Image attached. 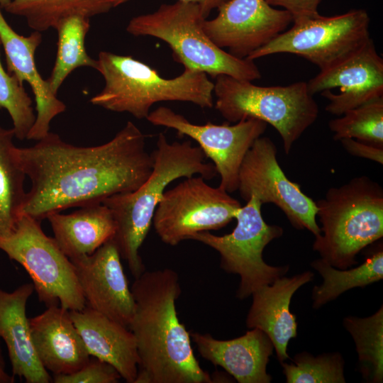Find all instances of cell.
I'll use <instances>...</instances> for the list:
<instances>
[{"mask_svg":"<svg viewBox=\"0 0 383 383\" xmlns=\"http://www.w3.org/2000/svg\"><path fill=\"white\" fill-rule=\"evenodd\" d=\"M46 218L56 243L70 259L92 254L116 232L112 213L102 203L81 206L69 214L52 213Z\"/></svg>","mask_w":383,"mask_h":383,"instance_id":"23","label":"cell"},{"mask_svg":"<svg viewBox=\"0 0 383 383\" xmlns=\"http://www.w3.org/2000/svg\"><path fill=\"white\" fill-rule=\"evenodd\" d=\"M200 355L220 366L239 383H270L267 372L274 345L270 337L258 328H251L242 336L218 340L209 333H190Z\"/></svg>","mask_w":383,"mask_h":383,"instance_id":"19","label":"cell"},{"mask_svg":"<svg viewBox=\"0 0 383 383\" xmlns=\"http://www.w3.org/2000/svg\"><path fill=\"white\" fill-rule=\"evenodd\" d=\"M213 94L215 109L228 123L252 118L273 126L282 138L286 154L319 113L306 82L262 87L219 75L213 82Z\"/></svg>","mask_w":383,"mask_h":383,"instance_id":"7","label":"cell"},{"mask_svg":"<svg viewBox=\"0 0 383 383\" xmlns=\"http://www.w3.org/2000/svg\"><path fill=\"white\" fill-rule=\"evenodd\" d=\"M146 119L152 125L175 130L179 136L186 135L194 140L216 167L221 179L219 186L229 194L238 190L242 161L267 126L265 122L252 118L233 125L211 122L199 125L165 106L150 111Z\"/></svg>","mask_w":383,"mask_h":383,"instance_id":"13","label":"cell"},{"mask_svg":"<svg viewBox=\"0 0 383 383\" xmlns=\"http://www.w3.org/2000/svg\"><path fill=\"white\" fill-rule=\"evenodd\" d=\"M358 355L359 370L369 382H383V307L365 318L353 316L343 319Z\"/></svg>","mask_w":383,"mask_h":383,"instance_id":"28","label":"cell"},{"mask_svg":"<svg viewBox=\"0 0 383 383\" xmlns=\"http://www.w3.org/2000/svg\"><path fill=\"white\" fill-rule=\"evenodd\" d=\"M277 153L276 145L270 138L256 139L242 161L237 191L245 201L255 196L262 204H274L294 228L306 229L316 237L321 234L316 203L298 184L287 177Z\"/></svg>","mask_w":383,"mask_h":383,"instance_id":"12","label":"cell"},{"mask_svg":"<svg viewBox=\"0 0 383 383\" xmlns=\"http://www.w3.org/2000/svg\"><path fill=\"white\" fill-rule=\"evenodd\" d=\"M311 95L328 100L327 112L340 116L383 96V59L370 38L361 48L307 82Z\"/></svg>","mask_w":383,"mask_h":383,"instance_id":"15","label":"cell"},{"mask_svg":"<svg viewBox=\"0 0 383 383\" xmlns=\"http://www.w3.org/2000/svg\"><path fill=\"white\" fill-rule=\"evenodd\" d=\"M287 383H345V361L338 352L314 356L308 352L294 355L291 363H281Z\"/></svg>","mask_w":383,"mask_h":383,"instance_id":"30","label":"cell"},{"mask_svg":"<svg viewBox=\"0 0 383 383\" xmlns=\"http://www.w3.org/2000/svg\"><path fill=\"white\" fill-rule=\"evenodd\" d=\"M29 323L35 353L48 372L53 375L68 374L89 362L90 355L68 309L60 306L47 307L29 318Z\"/></svg>","mask_w":383,"mask_h":383,"instance_id":"18","label":"cell"},{"mask_svg":"<svg viewBox=\"0 0 383 383\" xmlns=\"http://www.w3.org/2000/svg\"><path fill=\"white\" fill-rule=\"evenodd\" d=\"M1 42L0 40V48ZM30 97L18 79L6 71L0 59V109H5L13 122L15 137L26 139L36 116Z\"/></svg>","mask_w":383,"mask_h":383,"instance_id":"31","label":"cell"},{"mask_svg":"<svg viewBox=\"0 0 383 383\" xmlns=\"http://www.w3.org/2000/svg\"><path fill=\"white\" fill-rule=\"evenodd\" d=\"M322 277L323 282L312 290V306L318 309L355 287L363 288L383 279L382 248L368 257L360 265L340 270L319 258L311 262Z\"/></svg>","mask_w":383,"mask_h":383,"instance_id":"26","label":"cell"},{"mask_svg":"<svg viewBox=\"0 0 383 383\" xmlns=\"http://www.w3.org/2000/svg\"><path fill=\"white\" fill-rule=\"evenodd\" d=\"M313 277L309 270L290 277L282 276L251 295L252 302L246 317V326L248 329L258 328L270 337L280 364L290 359L288 343L297 335L296 316L290 311L292 298Z\"/></svg>","mask_w":383,"mask_h":383,"instance_id":"20","label":"cell"},{"mask_svg":"<svg viewBox=\"0 0 383 383\" xmlns=\"http://www.w3.org/2000/svg\"><path fill=\"white\" fill-rule=\"evenodd\" d=\"M0 250L26 270L38 301L47 307L60 306L69 311L86 307L72 261L55 238L43 232L40 221L22 214L13 232L0 237Z\"/></svg>","mask_w":383,"mask_h":383,"instance_id":"8","label":"cell"},{"mask_svg":"<svg viewBox=\"0 0 383 383\" xmlns=\"http://www.w3.org/2000/svg\"><path fill=\"white\" fill-rule=\"evenodd\" d=\"M135 311L128 327L139 358L134 383H211L196 360L189 333L177 316L182 289L177 272L145 271L131 287Z\"/></svg>","mask_w":383,"mask_h":383,"instance_id":"2","label":"cell"},{"mask_svg":"<svg viewBox=\"0 0 383 383\" xmlns=\"http://www.w3.org/2000/svg\"><path fill=\"white\" fill-rule=\"evenodd\" d=\"M70 313L90 356L111 365L126 382L134 383L139 358L132 331L87 306Z\"/></svg>","mask_w":383,"mask_h":383,"instance_id":"22","label":"cell"},{"mask_svg":"<svg viewBox=\"0 0 383 383\" xmlns=\"http://www.w3.org/2000/svg\"><path fill=\"white\" fill-rule=\"evenodd\" d=\"M321 234L312 248L333 267L356 265V255L383 236V189L366 175L331 187L315 201Z\"/></svg>","mask_w":383,"mask_h":383,"instance_id":"5","label":"cell"},{"mask_svg":"<svg viewBox=\"0 0 383 383\" xmlns=\"http://www.w3.org/2000/svg\"><path fill=\"white\" fill-rule=\"evenodd\" d=\"M241 206L219 185L211 187L201 176H192L165 191L152 224L160 240L174 246L194 233L225 227Z\"/></svg>","mask_w":383,"mask_h":383,"instance_id":"11","label":"cell"},{"mask_svg":"<svg viewBox=\"0 0 383 383\" xmlns=\"http://www.w3.org/2000/svg\"><path fill=\"white\" fill-rule=\"evenodd\" d=\"M272 6L287 10L292 16L293 22L319 15L318 6L321 0H266Z\"/></svg>","mask_w":383,"mask_h":383,"instance_id":"33","label":"cell"},{"mask_svg":"<svg viewBox=\"0 0 383 383\" xmlns=\"http://www.w3.org/2000/svg\"><path fill=\"white\" fill-rule=\"evenodd\" d=\"M128 0H120V5ZM184 2H190L198 4L206 18L209 16L212 10L218 9L221 6L229 0H177Z\"/></svg>","mask_w":383,"mask_h":383,"instance_id":"35","label":"cell"},{"mask_svg":"<svg viewBox=\"0 0 383 383\" xmlns=\"http://www.w3.org/2000/svg\"><path fill=\"white\" fill-rule=\"evenodd\" d=\"M9 1L10 0H0L1 7L4 8Z\"/></svg>","mask_w":383,"mask_h":383,"instance_id":"37","label":"cell"},{"mask_svg":"<svg viewBox=\"0 0 383 383\" xmlns=\"http://www.w3.org/2000/svg\"><path fill=\"white\" fill-rule=\"evenodd\" d=\"M331 120L333 138L357 140L383 148V96L345 111Z\"/></svg>","mask_w":383,"mask_h":383,"instance_id":"29","label":"cell"},{"mask_svg":"<svg viewBox=\"0 0 383 383\" xmlns=\"http://www.w3.org/2000/svg\"><path fill=\"white\" fill-rule=\"evenodd\" d=\"M370 16L364 9H353L333 16L318 15L293 22L246 58L289 53L301 57L320 70L329 68L361 48L370 39Z\"/></svg>","mask_w":383,"mask_h":383,"instance_id":"10","label":"cell"},{"mask_svg":"<svg viewBox=\"0 0 383 383\" xmlns=\"http://www.w3.org/2000/svg\"><path fill=\"white\" fill-rule=\"evenodd\" d=\"M0 40L8 72L21 84L27 82L33 91L37 114L26 139L38 140L50 132L52 120L66 110L65 104L52 91L35 65V53L42 42L41 33L33 31L28 36L18 34L6 22L0 6Z\"/></svg>","mask_w":383,"mask_h":383,"instance_id":"17","label":"cell"},{"mask_svg":"<svg viewBox=\"0 0 383 383\" xmlns=\"http://www.w3.org/2000/svg\"><path fill=\"white\" fill-rule=\"evenodd\" d=\"M90 28L89 18L72 16L62 20L55 27L57 50L50 77L47 79L52 91H57L67 76L81 67L96 68L97 61L91 58L85 48V38Z\"/></svg>","mask_w":383,"mask_h":383,"instance_id":"27","label":"cell"},{"mask_svg":"<svg viewBox=\"0 0 383 383\" xmlns=\"http://www.w3.org/2000/svg\"><path fill=\"white\" fill-rule=\"evenodd\" d=\"M218 11L204 21V30L215 45L239 58L267 45L293 22L289 11L266 0H229Z\"/></svg>","mask_w":383,"mask_h":383,"instance_id":"14","label":"cell"},{"mask_svg":"<svg viewBox=\"0 0 383 383\" xmlns=\"http://www.w3.org/2000/svg\"><path fill=\"white\" fill-rule=\"evenodd\" d=\"M113 240L89 255L70 259L86 306L128 327L135 301Z\"/></svg>","mask_w":383,"mask_h":383,"instance_id":"16","label":"cell"},{"mask_svg":"<svg viewBox=\"0 0 383 383\" xmlns=\"http://www.w3.org/2000/svg\"><path fill=\"white\" fill-rule=\"evenodd\" d=\"M34 292L33 283H25L11 292L0 289V338L4 341L12 375L26 383H49L52 380L35 353L26 305Z\"/></svg>","mask_w":383,"mask_h":383,"instance_id":"21","label":"cell"},{"mask_svg":"<svg viewBox=\"0 0 383 383\" xmlns=\"http://www.w3.org/2000/svg\"><path fill=\"white\" fill-rule=\"evenodd\" d=\"M17 155L31 182L21 215L40 221L70 207L133 192L148 179L153 165L145 135L130 121L101 145L77 146L49 132L30 147H17Z\"/></svg>","mask_w":383,"mask_h":383,"instance_id":"1","label":"cell"},{"mask_svg":"<svg viewBox=\"0 0 383 383\" xmlns=\"http://www.w3.org/2000/svg\"><path fill=\"white\" fill-rule=\"evenodd\" d=\"M121 379L110 364L98 358H90L80 370L68 374L54 375L55 383H117Z\"/></svg>","mask_w":383,"mask_h":383,"instance_id":"32","label":"cell"},{"mask_svg":"<svg viewBox=\"0 0 383 383\" xmlns=\"http://www.w3.org/2000/svg\"><path fill=\"white\" fill-rule=\"evenodd\" d=\"M12 128L0 126V237H8L15 230L26 192V174L17 155Z\"/></svg>","mask_w":383,"mask_h":383,"instance_id":"25","label":"cell"},{"mask_svg":"<svg viewBox=\"0 0 383 383\" xmlns=\"http://www.w3.org/2000/svg\"><path fill=\"white\" fill-rule=\"evenodd\" d=\"M246 202L236 213V226L231 233L216 235L202 231L194 233L189 239L217 251L221 268L240 276L236 297L240 300L284 276L289 270V265H270L262 257L265 248L282 235L283 228L265 221L261 212L262 204L257 198L251 196Z\"/></svg>","mask_w":383,"mask_h":383,"instance_id":"9","label":"cell"},{"mask_svg":"<svg viewBox=\"0 0 383 383\" xmlns=\"http://www.w3.org/2000/svg\"><path fill=\"white\" fill-rule=\"evenodd\" d=\"M343 148L350 155L383 164V148L365 143L353 138L340 140Z\"/></svg>","mask_w":383,"mask_h":383,"instance_id":"34","label":"cell"},{"mask_svg":"<svg viewBox=\"0 0 383 383\" xmlns=\"http://www.w3.org/2000/svg\"><path fill=\"white\" fill-rule=\"evenodd\" d=\"M151 155L152 172L138 189L114 194L101 202L112 213L116 224L113 240L135 279L145 271L139 250L167 187L182 177L199 174L210 180L218 174L213 164L206 161L202 150L191 140L170 143L160 133Z\"/></svg>","mask_w":383,"mask_h":383,"instance_id":"3","label":"cell"},{"mask_svg":"<svg viewBox=\"0 0 383 383\" xmlns=\"http://www.w3.org/2000/svg\"><path fill=\"white\" fill-rule=\"evenodd\" d=\"M120 5V0H10L3 8L6 12L23 17L34 31L55 28L64 18L92 16L108 13Z\"/></svg>","mask_w":383,"mask_h":383,"instance_id":"24","label":"cell"},{"mask_svg":"<svg viewBox=\"0 0 383 383\" xmlns=\"http://www.w3.org/2000/svg\"><path fill=\"white\" fill-rule=\"evenodd\" d=\"M14 377L6 371V362L0 346V383H13Z\"/></svg>","mask_w":383,"mask_h":383,"instance_id":"36","label":"cell"},{"mask_svg":"<svg viewBox=\"0 0 383 383\" xmlns=\"http://www.w3.org/2000/svg\"><path fill=\"white\" fill-rule=\"evenodd\" d=\"M96 70L104 79L103 89L90 99L106 110L147 118L150 108L160 101H183L202 109L213 106V82L204 72L184 69L166 79L148 65L131 56L101 51Z\"/></svg>","mask_w":383,"mask_h":383,"instance_id":"4","label":"cell"},{"mask_svg":"<svg viewBox=\"0 0 383 383\" xmlns=\"http://www.w3.org/2000/svg\"><path fill=\"white\" fill-rule=\"evenodd\" d=\"M206 19L198 4L177 1L133 17L126 30L134 36H150L164 41L171 48L174 60L184 69L204 72L214 79L219 75L251 82L260 79L254 60L235 57L209 39L203 28Z\"/></svg>","mask_w":383,"mask_h":383,"instance_id":"6","label":"cell"}]
</instances>
